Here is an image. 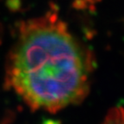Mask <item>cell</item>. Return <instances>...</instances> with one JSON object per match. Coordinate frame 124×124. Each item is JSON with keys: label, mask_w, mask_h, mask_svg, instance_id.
I'll return each instance as SVG.
<instances>
[{"label": "cell", "mask_w": 124, "mask_h": 124, "mask_svg": "<svg viewBox=\"0 0 124 124\" xmlns=\"http://www.w3.org/2000/svg\"><path fill=\"white\" fill-rule=\"evenodd\" d=\"M93 64L89 49L66 23L46 14L20 27L6 79L31 108L56 113L87 97Z\"/></svg>", "instance_id": "6da1fadb"}, {"label": "cell", "mask_w": 124, "mask_h": 124, "mask_svg": "<svg viewBox=\"0 0 124 124\" xmlns=\"http://www.w3.org/2000/svg\"><path fill=\"white\" fill-rule=\"evenodd\" d=\"M103 124H124V108L116 106L108 110Z\"/></svg>", "instance_id": "7a4b0ae2"}, {"label": "cell", "mask_w": 124, "mask_h": 124, "mask_svg": "<svg viewBox=\"0 0 124 124\" xmlns=\"http://www.w3.org/2000/svg\"><path fill=\"white\" fill-rule=\"evenodd\" d=\"M76 5L82 8L94 7L99 0H75Z\"/></svg>", "instance_id": "3957f363"}, {"label": "cell", "mask_w": 124, "mask_h": 124, "mask_svg": "<svg viewBox=\"0 0 124 124\" xmlns=\"http://www.w3.org/2000/svg\"><path fill=\"white\" fill-rule=\"evenodd\" d=\"M42 124H58L55 121H53V120H46L45 122H43Z\"/></svg>", "instance_id": "277c9868"}]
</instances>
